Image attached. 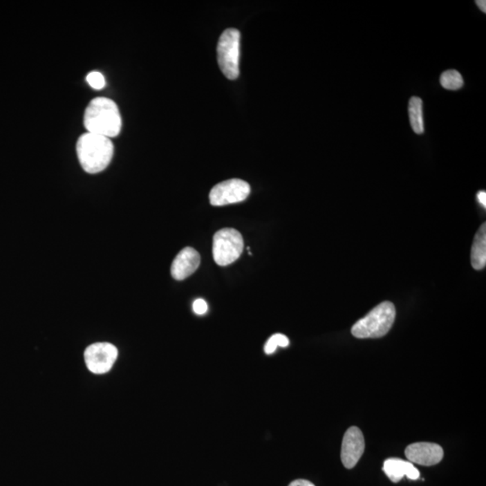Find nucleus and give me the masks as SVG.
Segmentation results:
<instances>
[{
	"mask_svg": "<svg viewBox=\"0 0 486 486\" xmlns=\"http://www.w3.org/2000/svg\"><path fill=\"white\" fill-rule=\"evenodd\" d=\"M84 124L88 133L113 138L121 132L122 118L114 101L106 97H97L86 107Z\"/></svg>",
	"mask_w": 486,
	"mask_h": 486,
	"instance_id": "obj_1",
	"label": "nucleus"
},
{
	"mask_svg": "<svg viewBox=\"0 0 486 486\" xmlns=\"http://www.w3.org/2000/svg\"><path fill=\"white\" fill-rule=\"evenodd\" d=\"M77 153L83 169L89 174H97L111 162L114 144L106 136L86 133L77 142Z\"/></svg>",
	"mask_w": 486,
	"mask_h": 486,
	"instance_id": "obj_2",
	"label": "nucleus"
},
{
	"mask_svg": "<svg viewBox=\"0 0 486 486\" xmlns=\"http://www.w3.org/2000/svg\"><path fill=\"white\" fill-rule=\"evenodd\" d=\"M393 303L384 302L375 307L365 317L351 328V333L359 339L381 338L389 333L395 320Z\"/></svg>",
	"mask_w": 486,
	"mask_h": 486,
	"instance_id": "obj_3",
	"label": "nucleus"
},
{
	"mask_svg": "<svg viewBox=\"0 0 486 486\" xmlns=\"http://www.w3.org/2000/svg\"><path fill=\"white\" fill-rule=\"evenodd\" d=\"M241 34L237 29L229 28L221 35L217 44V59L225 76L229 80H236L240 75Z\"/></svg>",
	"mask_w": 486,
	"mask_h": 486,
	"instance_id": "obj_4",
	"label": "nucleus"
},
{
	"mask_svg": "<svg viewBox=\"0 0 486 486\" xmlns=\"http://www.w3.org/2000/svg\"><path fill=\"white\" fill-rule=\"evenodd\" d=\"M243 238L234 228H223L214 235L213 256L219 266L234 263L243 252Z\"/></svg>",
	"mask_w": 486,
	"mask_h": 486,
	"instance_id": "obj_5",
	"label": "nucleus"
},
{
	"mask_svg": "<svg viewBox=\"0 0 486 486\" xmlns=\"http://www.w3.org/2000/svg\"><path fill=\"white\" fill-rule=\"evenodd\" d=\"M250 193V187L246 181L232 178L214 186L211 190L209 199L214 207H223L245 200Z\"/></svg>",
	"mask_w": 486,
	"mask_h": 486,
	"instance_id": "obj_6",
	"label": "nucleus"
},
{
	"mask_svg": "<svg viewBox=\"0 0 486 486\" xmlns=\"http://www.w3.org/2000/svg\"><path fill=\"white\" fill-rule=\"evenodd\" d=\"M118 351L114 345L107 342H98L86 348L85 362L89 371L94 374H105L114 366L118 359Z\"/></svg>",
	"mask_w": 486,
	"mask_h": 486,
	"instance_id": "obj_7",
	"label": "nucleus"
},
{
	"mask_svg": "<svg viewBox=\"0 0 486 486\" xmlns=\"http://www.w3.org/2000/svg\"><path fill=\"white\" fill-rule=\"evenodd\" d=\"M365 450V440L362 431L351 427L345 432L342 447V461L346 468L355 467Z\"/></svg>",
	"mask_w": 486,
	"mask_h": 486,
	"instance_id": "obj_8",
	"label": "nucleus"
},
{
	"mask_svg": "<svg viewBox=\"0 0 486 486\" xmlns=\"http://www.w3.org/2000/svg\"><path fill=\"white\" fill-rule=\"evenodd\" d=\"M405 456L411 463L431 467L442 460L444 452L438 444L419 442L408 446L405 449Z\"/></svg>",
	"mask_w": 486,
	"mask_h": 486,
	"instance_id": "obj_9",
	"label": "nucleus"
},
{
	"mask_svg": "<svg viewBox=\"0 0 486 486\" xmlns=\"http://www.w3.org/2000/svg\"><path fill=\"white\" fill-rule=\"evenodd\" d=\"M201 258L195 249L187 247L181 250L172 262L171 272L173 279L184 280L195 273L200 265Z\"/></svg>",
	"mask_w": 486,
	"mask_h": 486,
	"instance_id": "obj_10",
	"label": "nucleus"
},
{
	"mask_svg": "<svg viewBox=\"0 0 486 486\" xmlns=\"http://www.w3.org/2000/svg\"><path fill=\"white\" fill-rule=\"evenodd\" d=\"M384 472L393 483L401 481L404 476L411 480H417L420 477L419 470L410 461H404L399 458L386 459L384 463Z\"/></svg>",
	"mask_w": 486,
	"mask_h": 486,
	"instance_id": "obj_11",
	"label": "nucleus"
},
{
	"mask_svg": "<svg viewBox=\"0 0 486 486\" xmlns=\"http://www.w3.org/2000/svg\"><path fill=\"white\" fill-rule=\"evenodd\" d=\"M471 263L476 270H482L486 265V225L477 232L471 252Z\"/></svg>",
	"mask_w": 486,
	"mask_h": 486,
	"instance_id": "obj_12",
	"label": "nucleus"
},
{
	"mask_svg": "<svg viewBox=\"0 0 486 486\" xmlns=\"http://www.w3.org/2000/svg\"><path fill=\"white\" fill-rule=\"evenodd\" d=\"M408 112H409L410 124L413 132L417 134L424 133L422 100L418 97H411Z\"/></svg>",
	"mask_w": 486,
	"mask_h": 486,
	"instance_id": "obj_13",
	"label": "nucleus"
},
{
	"mask_svg": "<svg viewBox=\"0 0 486 486\" xmlns=\"http://www.w3.org/2000/svg\"><path fill=\"white\" fill-rule=\"evenodd\" d=\"M440 84L449 91H458L464 86V80L458 71L449 70L444 71L440 76Z\"/></svg>",
	"mask_w": 486,
	"mask_h": 486,
	"instance_id": "obj_14",
	"label": "nucleus"
},
{
	"mask_svg": "<svg viewBox=\"0 0 486 486\" xmlns=\"http://www.w3.org/2000/svg\"><path fill=\"white\" fill-rule=\"evenodd\" d=\"M289 345V339L288 337L283 335V334H275V335L271 336L266 345H265V353L268 355L272 354L275 353L277 347L286 348Z\"/></svg>",
	"mask_w": 486,
	"mask_h": 486,
	"instance_id": "obj_15",
	"label": "nucleus"
},
{
	"mask_svg": "<svg viewBox=\"0 0 486 486\" xmlns=\"http://www.w3.org/2000/svg\"><path fill=\"white\" fill-rule=\"evenodd\" d=\"M86 82L95 89H102L106 86L105 77L100 73L93 71L86 77Z\"/></svg>",
	"mask_w": 486,
	"mask_h": 486,
	"instance_id": "obj_16",
	"label": "nucleus"
},
{
	"mask_svg": "<svg viewBox=\"0 0 486 486\" xmlns=\"http://www.w3.org/2000/svg\"><path fill=\"white\" fill-rule=\"evenodd\" d=\"M193 311L195 314L198 315H203L207 314L208 311V305L204 299H196L193 303Z\"/></svg>",
	"mask_w": 486,
	"mask_h": 486,
	"instance_id": "obj_17",
	"label": "nucleus"
},
{
	"mask_svg": "<svg viewBox=\"0 0 486 486\" xmlns=\"http://www.w3.org/2000/svg\"><path fill=\"white\" fill-rule=\"evenodd\" d=\"M289 486H315L312 484L311 482L306 481V480H296V481L292 482Z\"/></svg>",
	"mask_w": 486,
	"mask_h": 486,
	"instance_id": "obj_18",
	"label": "nucleus"
},
{
	"mask_svg": "<svg viewBox=\"0 0 486 486\" xmlns=\"http://www.w3.org/2000/svg\"><path fill=\"white\" fill-rule=\"evenodd\" d=\"M477 200L485 208L486 207V193L485 191H480L477 194Z\"/></svg>",
	"mask_w": 486,
	"mask_h": 486,
	"instance_id": "obj_19",
	"label": "nucleus"
},
{
	"mask_svg": "<svg viewBox=\"0 0 486 486\" xmlns=\"http://www.w3.org/2000/svg\"><path fill=\"white\" fill-rule=\"evenodd\" d=\"M476 4L477 5V7L481 10L482 12H484V13H486V1L485 0H476Z\"/></svg>",
	"mask_w": 486,
	"mask_h": 486,
	"instance_id": "obj_20",
	"label": "nucleus"
}]
</instances>
